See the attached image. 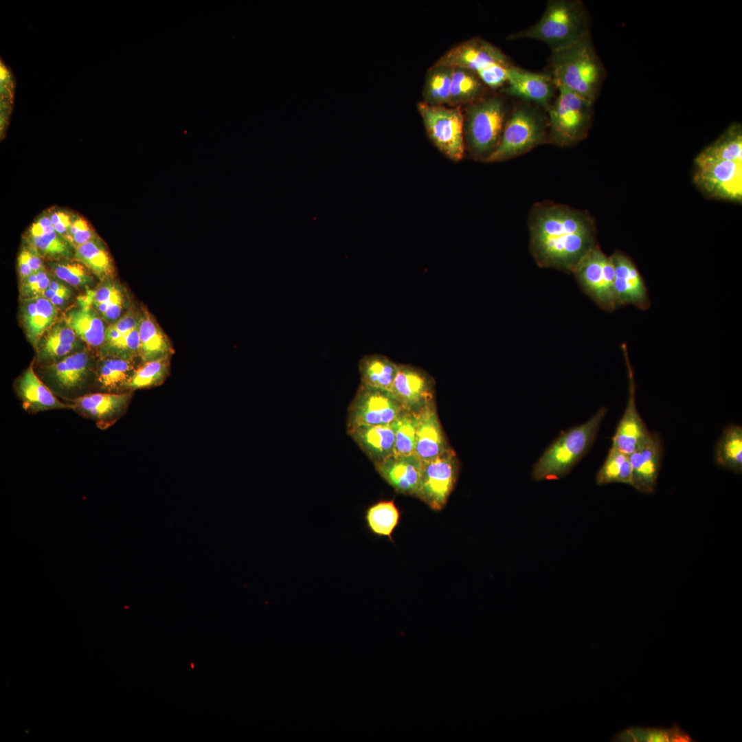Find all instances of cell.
Listing matches in <instances>:
<instances>
[{
    "label": "cell",
    "instance_id": "bcb514c9",
    "mask_svg": "<svg viewBox=\"0 0 742 742\" xmlns=\"http://www.w3.org/2000/svg\"><path fill=\"white\" fill-rule=\"evenodd\" d=\"M50 281L45 270L32 273L22 282L21 294L24 298L41 295L48 289Z\"/></svg>",
    "mask_w": 742,
    "mask_h": 742
},
{
    "label": "cell",
    "instance_id": "816d5d0a",
    "mask_svg": "<svg viewBox=\"0 0 742 742\" xmlns=\"http://www.w3.org/2000/svg\"><path fill=\"white\" fill-rule=\"evenodd\" d=\"M30 265L34 273L45 270L40 254L30 245L25 247Z\"/></svg>",
    "mask_w": 742,
    "mask_h": 742
},
{
    "label": "cell",
    "instance_id": "7c38bea8",
    "mask_svg": "<svg viewBox=\"0 0 742 742\" xmlns=\"http://www.w3.org/2000/svg\"><path fill=\"white\" fill-rule=\"evenodd\" d=\"M404 410L390 392L361 384L348 409L347 428L390 424Z\"/></svg>",
    "mask_w": 742,
    "mask_h": 742
},
{
    "label": "cell",
    "instance_id": "5b68a950",
    "mask_svg": "<svg viewBox=\"0 0 742 742\" xmlns=\"http://www.w3.org/2000/svg\"><path fill=\"white\" fill-rule=\"evenodd\" d=\"M505 101L497 95L471 103L464 115V137L471 155L485 161L498 146L508 119Z\"/></svg>",
    "mask_w": 742,
    "mask_h": 742
},
{
    "label": "cell",
    "instance_id": "f6af8a7d",
    "mask_svg": "<svg viewBox=\"0 0 742 742\" xmlns=\"http://www.w3.org/2000/svg\"><path fill=\"white\" fill-rule=\"evenodd\" d=\"M51 268L58 278L73 286L86 285L92 280L87 268L76 260L53 263Z\"/></svg>",
    "mask_w": 742,
    "mask_h": 742
},
{
    "label": "cell",
    "instance_id": "f5cc1de1",
    "mask_svg": "<svg viewBox=\"0 0 742 742\" xmlns=\"http://www.w3.org/2000/svg\"><path fill=\"white\" fill-rule=\"evenodd\" d=\"M89 226V224L85 218L78 216H75L68 234L65 237V239L67 240L71 236Z\"/></svg>",
    "mask_w": 742,
    "mask_h": 742
},
{
    "label": "cell",
    "instance_id": "1f68e13d",
    "mask_svg": "<svg viewBox=\"0 0 742 742\" xmlns=\"http://www.w3.org/2000/svg\"><path fill=\"white\" fill-rule=\"evenodd\" d=\"M716 464L736 473L742 471V428L731 424L726 427L717 442L715 449Z\"/></svg>",
    "mask_w": 742,
    "mask_h": 742
},
{
    "label": "cell",
    "instance_id": "52a82bcc",
    "mask_svg": "<svg viewBox=\"0 0 742 742\" xmlns=\"http://www.w3.org/2000/svg\"><path fill=\"white\" fill-rule=\"evenodd\" d=\"M547 109L548 144L561 148L572 146L587 134L592 102L562 86Z\"/></svg>",
    "mask_w": 742,
    "mask_h": 742
},
{
    "label": "cell",
    "instance_id": "11a10c76",
    "mask_svg": "<svg viewBox=\"0 0 742 742\" xmlns=\"http://www.w3.org/2000/svg\"><path fill=\"white\" fill-rule=\"evenodd\" d=\"M48 289H51V290H52L54 291H59L65 290V289H67V287H66L65 285H63L60 282H56V281H50Z\"/></svg>",
    "mask_w": 742,
    "mask_h": 742
},
{
    "label": "cell",
    "instance_id": "9c48e42d",
    "mask_svg": "<svg viewBox=\"0 0 742 742\" xmlns=\"http://www.w3.org/2000/svg\"><path fill=\"white\" fill-rule=\"evenodd\" d=\"M574 273L583 291L602 309L611 312L617 308L614 295V265L594 245L579 260Z\"/></svg>",
    "mask_w": 742,
    "mask_h": 742
},
{
    "label": "cell",
    "instance_id": "f907efd6",
    "mask_svg": "<svg viewBox=\"0 0 742 742\" xmlns=\"http://www.w3.org/2000/svg\"><path fill=\"white\" fill-rule=\"evenodd\" d=\"M18 269L20 279L22 282L34 273L29 262L25 246L23 247L19 255Z\"/></svg>",
    "mask_w": 742,
    "mask_h": 742
},
{
    "label": "cell",
    "instance_id": "e0dca14e",
    "mask_svg": "<svg viewBox=\"0 0 742 742\" xmlns=\"http://www.w3.org/2000/svg\"><path fill=\"white\" fill-rule=\"evenodd\" d=\"M391 394L407 410L416 412L434 398V381L424 371L399 364Z\"/></svg>",
    "mask_w": 742,
    "mask_h": 742
},
{
    "label": "cell",
    "instance_id": "603a6c76",
    "mask_svg": "<svg viewBox=\"0 0 742 742\" xmlns=\"http://www.w3.org/2000/svg\"><path fill=\"white\" fill-rule=\"evenodd\" d=\"M423 462L415 455L390 456L375 462L379 474L399 493L414 495L420 483Z\"/></svg>",
    "mask_w": 742,
    "mask_h": 742
},
{
    "label": "cell",
    "instance_id": "ac0fdd59",
    "mask_svg": "<svg viewBox=\"0 0 742 742\" xmlns=\"http://www.w3.org/2000/svg\"><path fill=\"white\" fill-rule=\"evenodd\" d=\"M663 447L660 436L650 434L633 453L629 455L631 469V486L642 493L655 491L660 471Z\"/></svg>",
    "mask_w": 742,
    "mask_h": 742
},
{
    "label": "cell",
    "instance_id": "44dd1931",
    "mask_svg": "<svg viewBox=\"0 0 742 742\" xmlns=\"http://www.w3.org/2000/svg\"><path fill=\"white\" fill-rule=\"evenodd\" d=\"M14 390L22 407L30 414L72 407L71 403L59 399L36 374L34 361L16 380Z\"/></svg>",
    "mask_w": 742,
    "mask_h": 742
},
{
    "label": "cell",
    "instance_id": "c3c4849f",
    "mask_svg": "<svg viewBox=\"0 0 742 742\" xmlns=\"http://www.w3.org/2000/svg\"><path fill=\"white\" fill-rule=\"evenodd\" d=\"M54 232V226L52 223L49 214H43L32 224L28 231V236H41Z\"/></svg>",
    "mask_w": 742,
    "mask_h": 742
},
{
    "label": "cell",
    "instance_id": "8992f818",
    "mask_svg": "<svg viewBox=\"0 0 742 742\" xmlns=\"http://www.w3.org/2000/svg\"><path fill=\"white\" fill-rule=\"evenodd\" d=\"M545 144H548L547 115L532 104H522L508 115L498 146L484 162L506 161Z\"/></svg>",
    "mask_w": 742,
    "mask_h": 742
},
{
    "label": "cell",
    "instance_id": "ffe728a7",
    "mask_svg": "<svg viewBox=\"0 0 742 742\" xmlns=\"http://www.w3.org/2000/svg\"><path fill=\"white\" fill-rule=\"evenodd\" d=\"M615 271L614 295L617 308L632 304L646 310L650 306L647 286L633 263L626 256H611Z\"/></svg>",
    "mask_w": 742,
    "mask_h": 742
},
{
    "label": "cell",
    "instance_id": "2e32d148",
    "mask_svg": "<svg viewBox=\"0 0 742 742\" xmlns=\"http://www.w3.org/2000/svg\"><path fill=\"white\" fill-rule=\"evenodd\" d=\"M629 376V398L625 411L612 438V447L629 455L649 436L651 432L636 405V383L625 345L622 346Z\"/></svg>",
    "mask_w": 742,
    "mask_h": 742
},
{
    "label": "cell",
    "instance_id": "836d02e7",
    "mask_svg": "<svg viewBox=\"0 0 742 742\" xmlns=\"http://www.w3.org/2000/svg\"><path fill=\"white\" fill-rule=\"evenodd\" d=\"M401 513L393 500L374 503L365 511L366 527L375 536L393 541L392 534L399 524Z\"/></svg>",
    "mask_w": 742,
    "mask_h": 742
},
{
    "label": "cell",
    "instance_id": "f35d334b",
    "mask_svg": "<svg viewBox=\"0 0 742 742\" xmlns=\"http://www.w3.org/2000/svg\"><path fill=\"white\" fill-rule=\"evenodd\" d=\"M615 482L631 486L632 469L629 455L611 447L596 474V483L605 485Z\"/></svg>",
    "mask_w": 742,
    "mask_h": 742
},
{
    "label": "cell",
    "instance_id": "4316f807",
    "mask_svg": "<svg viewBox=\"0 0 742 742\" xmlns=\"http://www.w3.org/2000/svg\"><path fill=\"white\" fill-rule=\"evenodd\" d=\"M76 342V335L65 319L56 322L36 345L37 359L43 365L56 363L71 354Z\"/></svg>",
    "mask_w": 742,
    "mask_h": 742
},
{
    "label": "cell",
    "instance_id": "7dc6e473",
    "mask_svg": "<svg viewBox=\"0 0 742 742\" xmlns=\"http://www.w3.org/2000/svg\"><path fill=\"white\" fill-rule=\"evenodd\" d=\"M510 65L495 64L480 69L475 73L484 85L491 89H497L506 84L507 69Z\"/></svg>",
    "mask_w": 742,
    "mask_h": 742
},
{
    "label": "cell",
    "instance_id": "ee69618b",
    "mask_svg": "<svg viewBox=\"0 0 742 742\" xmlns=\"http://www.w3.org/2000/svg\"><path fill=\"white\" fill-rule=\"evenodd\" d=\"M1 135L9 123L13 111L16 79L12 70L1 59Z\"/></svg>",
    "mask_w": 742,
    "mask_h": 742
},
{
    "label": "cell",
    "instance_id": "277c9868",
    "mask_svg": "<svg viewBox=\"0 0 742 742\" xmlns=\"http://www.w3.org/2000/svg\"><path fill=\"white\" fill-rule=\"evenodd\" d=\"M549 65L556 87H564L591 102L594 101L603 73L589 35L568 47L552 51Z\"/></svg>",
    "mask_w": 742,
    "mask_h": 742
},
{
    "label": "cell",
    "instance_id": "f546056e",
    "mask_svg": "<svg viewBox=\"0 0 742 742\" xmlns=\"http://www.w3.org/2000/svg\"><path fill=\"white\" fill-rule=\"evenodd\" d=\"M135 360L119 357H104L97 367L95 392L123 393L124 386L136 368Z\"/></svg>",
    "mask_w": 742,
    "mask_h": 742
},
{
    "label": "cell",
    "instance_id": "4dcf8cb0",
    "mask_svg": "<svg viewBox=\"0 0 742 742\" xmlns=\"http://www.w3.org/2000/svg\"><path fill=\"white\" fill-rule=\"evenodd\" d=\"M399 364L378 355L363 357L359 363L361 384L390 392Z\"/></svg>",
    "mask_w": 742,
    "mask_h": 742
},
{
    "label": "cell",
    "instance_id": "db71d44e",
    "mask_svg": "<svg viewBox=\"0 0 742 742\" xmlns=\"http://www.w3.org/2000/svg\"><path fill=\"white\" fill-rule=\"evenodd\" d=\"M49 215L51 218L52 223L54 226L61 221L67 218L69 216L71 215V214H69V212H65L63 211L58 210L49 213Z\"/></svg>",
    "mask_w": 742,
    "mask_h": 742
},
{
    "label": "cell",
    "instance_id": "7a4b0ae2",
    "mask_svg": "<svg viewBox=\"0 0 742 742\" xmlns=\"http://www.w3.org/2000/svg\"><path fill=\"white\" fill-rule=\"evenodd\" d=\"M588 35V18L582 2L550 0L535 24L508 36V38L536 39L545 43L554 51L568 47Z\"/></svg>",
    "mask_w": 742,
    "mask_h": 742
},
{
    "label": "cell",
    "instance_id": "4fadbf2b",
    "mask_svg": "<svg viewBox=\"0 0 742 742\" xmlns=\"http://www.w3.org/2000/svg\"><path fill=\"white\" fill-rule=\"evenodd\" d=\"M695 181L708 192L730 199L742 196V162L723 161L699 155Z\"/></svg>",
    "mask_w": 742,
    "mask_h": 742
},
{
    "label": "cell",
    "instance_id": "cb8c5ba5",
    "mask_svg": "<svg viewBox=\"0 0 742 742\" xmlns=\"http://www.w3.org/2000/svg\"><path fill=\"white\" fill-rule=\"evenodd\" d=\"M139 316L128 312L105 330L103 357L135 360L139 357Z\"/></svg>",
    "mask_w": 742,
    "mask_h": 742
},
{
    "label": "cell",
    "instance_id": "ba28073f",
    "mask_svg": "<svg viewBox=\"0 0 742 742\" xmlns=\"http://www.w3.org/2000/svg\"><path fill=\"white\" fill-rule=\"evenodd\" d=\"M418 109L427 133L445 155L458 161L465 153L464 114L460 106L429 105L419 102Z\"/></svg>",
    "mask_w": 742,
    "mask_h": 742
},
{
    "label": "cell",
    "instance_id": "83f0119b",
    "mask_svg": "<svg viewBox=\"0 0 742 742\" xmlns=\"http://www.w3.org/2000/svg\"><path fill=\"white\" fill-rule=\"evenodd\" d=\"M139 357L142 363L171 356L174 352L168 338L146 309L139 315Z\"/></svg>",
    "mask_w": 742,
    "mask_h": 742
},
{
    "label": "cell",
    "instance_id": "60d3db41",
    "mask_svg": "<svg viewBox=\"0 0 742 742\" xmlns=\"http://www.w3.org/2000/svg\"><path fill=\"white\" fill-rule=\"evenodd\" d=\"M395 433L393 456L414 454L416 446V414L405 409L393 422Z\"/></svg>",
    "mask_w": 742,
    "mask_h": 742
},
{
    "label": "cell",
    "instance_id": "e575fe53",
    "mask_svg": "<svg viewBox=\"0 0 742 742\" xmlns=\"http://www.w3.org/2000/svg\"><path fill=\"white\" fill-rule=\"evenodd\" d=\"M74 250V259L99 279H106L113 273V262L110 255L97 236Z\"/></svg>",
    "mask_w": 742,
    "mask_h": 742
},
{
    "label": "cell",
    "instance_id": "484cf974",
    "mask_svg": "<svg viewBox=\"0 0 742 742\" xmlns=\"http://www.w3.org/2000/svg\"><path fill=\"white\" fill-rule=\"evenodd\" d=\"M21 314L27 337L36 347L43 334L56 322L58 310L48 300L39 295L24 298Z\"/></svg>",
    "mask_w": 742,
    "mask_h": 742
},
{
    "label": "cell",
    "instance_id": "b9f144b4",
    "mask_svg": "<svg viewBox=\"0 0 742 742\" xmlns=\"http://www.w3.org/2000/svg\"><path fill=\"white\" fill-rule=\"evenodd\" d=\"M700 155L713 159L742 162L741 131L732 129Z\"/></svg>",
    "mask_w": 742,
    "mask_h": 742
},
{
    "label": "cell",
    "instance_id": "74e56055",
    "mask_svg": "<svg viewBox=\"0 0 742 742\" xmlns=\"http://www.w3.org/2000/svg\"><path fill=\"white\" fill-rule=\"evenodd\" d=\"M124 295L118 286L109 283L95 291H89L84 303L91 305L103 319H117L124 304Z\"/></svg>",
    "mask_w": 742,
    "mask_h": 742
},
{
    "label": "cell",
    "instance_id": "d6986e66",
    "mask_svg": "<svg viewBox=\"0 0 742 742\" xmlns=\"http://www.w3.org/2000/svg\"><path fill=\"white\" fill-rule=\"evenodd\" d=\"M506 94L532 102L546 109L554 99L556 87L551 76L530 72L513 65L507 69Z\"/></svg>",
    "mask_w": 742,
    "mask_h": 742
},
{
    "label": "cell",
    "instance_id": "d6a6232c",
    "mask_svg": "<svg viewBox=\"0 0 742 742\" xmlns=\"http://www.w3.org/2000/svg\"><path fill=\"white\" fill-rule=\"evenodd\" d=\"M451 87L448 104L460 106L480 99L484 84L477 74L470 69L451 67Z\"/></svg>",
    "mask_w": 742,
    "mask_h": 742
},
{
    "label": "cell",
    "instance_id": "681fc988",
    "mask_svg": "<svg viewBox=\"0 0 742 742\" xmlns=\"http://www.w3.org/2000/svg\"><path fill=\"white\" fill-rule=\"evenodd\" d=\"M70 291L67 288L65 290L54 291L47 289L41 295L42 297L48 300L56 306L63 304L70 296Z\"/></svg>",
    "mask_w": 742,
    "mask_h": 742
},
{
    "label": "cell",
    "instance_id": "8d00e7d4",
    "mask_svg": "<svg viewBox=\"0 0 742 742\" xmlns=\"http://www.w3.org/2000/svg\"><path fill=\"white\" fill-rule=\"evenodd\" d=\"M170 356L142 362L136 367L125 384L124 391L150 388L161 384L169 374Z\"/></svg>",
    "mask_w": 742,
    "mask_h": 742
},
{
    "label": "cell",
    "instance_id": "7402d4cb",
    "mask_svg": "<svg viewBox=\"0 0 742 742\" xmlns=\"http://www.w3.org/2000/svg\"><path fill=\"white\" fill-rule=\"evenodd\" d=\"M416 414L414 454L423 462H425L443 453L450 447L447 444L434 400L425 404Z\"/></svg>",
    "mask_w": 742,
    "mask_h": 742
},
{
    "label": "cell",
    "instance_id": "3957f363",
    "mask_svg": "<svg viewBox=\"0 0 742 742\" xmlns=\"http://www.w3.org/2000/svg\"><path fill=\"white\" fill-rule=\"evenodd\" d=\"M607 412L602 407L586 423L562 432L534 465L532 478L542 481L567 475L591 449Z\"/></svg>",
    "mask_w": 742,
    "mask_h": 742
},
{
    "label": "cell",
    "instance_id": "d590c367",
    "mask_svg": "<svg viewBox=\"0 0 742 742\" xmlns=\"http://www.w3.org/2000/svg\"><path fill=\"white\" fill-rule=\"evenodd\" d=\"M614 741L625 742H691L693 737L674 724L671 728L631 727L618 733Z\"/></svg>",
    "mask_w": 742,
    "mask_h": 742
},
{
    "label": "cell",
    "instance_id": "6da1fadb",
    "mask_svg": "<svg viewBox=\"0 0 742 742\" xmlns=\"http://www.w3.org/2000/svg\"><path fill=\"white\" fill-rule=\"evenodd\" d=\"M530 253L541 267L572 273L595 245L589 218L570 206L552 201L535 203L528 217Z\"/></svg>",
    "mask_w": 742,
    "mask_h": 742
},
{
    "label": "cell",
    "instance_id": "8fae6325",
    "mask_svg": "<svg viewBox=\"0 0 742 742\" xmlns=\"http://www.w3.org/2000/svg\"><path fill=\"white\" fill-rule=\"evenodd\" d=\"M458 462L449 448L440 456L423 462L418 488L415 496L434 510L446 505L457 480Z\"/></svg>",
    "mask_w": 742,
    "mask_h": 742
},
{
    "label": "cell",
    "instance_id": "30bf717a",
    "mask_svg": "<svg viewBox=\"0 0 742 742\" xmlns=\"http://www.w3.org/2000/svg\"><path fill=\"white\" fill-rule=\"evenodd\" d=\"M45 375L49 381L47 385L63 401L71 403L74 400L91 393L88 388L92 374L93 361L86 349L73 352L61 360L43 365Z\"/></svg>",
    "mask_w": 742,
    "mask_h": 742
},
{
    "label": "cell",
    "instance_id": "7bdbcfd3",
    "mask_svg": "<svg viewBox=\"0 0 742 742\" xmlns=\"http://www.w3.org/2000/svg\"><path fill=\"white\" fill-rule=\"evenodd\" d=\"M28 245L36 250L40 256L52 259L68 258L72 255L71 245L56 231L41 236H27Z\"/></svg>",
    "mask_w": 742,
    "mask_h": 742
},
{
    "label": "cell",
    "instance_id": "5bb4252c",
    "mask_svg": "<svg viewBox=\"0 0 742 742\" xmlns=\"http://www.w3.org/2000/svg\"><path fill=\"white\" fill-rule=\"evenodd\" d=\"M133 392L109 393L95 392L74 400L71 409L79 416L95 422L102 430L113 426L126 412Z\"/></svg>",
    "mask_w": 742,
    "mask_h": 742
},
{
    "label": "cell",
    "instance_id": "d4e9b609",
    "mask_svg": "<svg viewBox=\"0 0 742 742\" xmlns=\"http://www.w3.org/2000/svg\"><path fill=\"white\" fill-rule=\"evenodd\" d=\"M348 433L374 463L393 454L395 439L393 423L355 427L348 429Z\"/></svg>",
    "mask_w": 742,
    "mask_h": 742
},
{
    "label": "cell",
    "instance_id": "f1b7e54d",
    "mask_svg": "<svg viewBox=\"0 0 742 742\" xmlns=\"http://www.w3.org/2000/svg\"><path fill=\"white\" fill-rule=\"evenodd\" d=\"M65 321L89 346L97 348L104 343L106 329L100 316L91 305L83 302L80 308L68 311Z\"/></svg>",
    "mask_w": 742,
    "mask_h": 742
},
{
    "label": "cell",
    "instance_id": "ab89813d",
    "mask_svg": "<svg viewBox=\"0 0 742 742\" xmlns=\"http://www.w3.org/2000/svg\"><path fill=\"white\" fill-rule=\"evenodd\" d=\"M451 67L433 65L426 75L423 89L424 102L434 106L448 104Z\"/></svg>",
    "mask_w": 742,
    "mask_h": 742
},
{
    "label": "cell",
    "instance_id": "9a60e30c",
    "mask_svg": "<svg viewBox=\"0 0 742 742\" xmlns=\"http://www.w3.org/2000/svg\"><path fill=\"white\" fill-rule=\"evenodd\" d=\"M495 64L511 65L497 47L483 39L473 38L451 48L434 65L462 67L477 72Z\"/></svg>",
    "mask_w": 742,
    "mask_h": 742
}]
</instances>
